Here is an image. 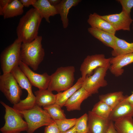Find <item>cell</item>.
<instances>
[{"instance_id": "836d02e7", "label": "cell", "mask_w": 133, "mask_h": 133, "mask_svg": "<svg viewBox=\"0 0 133 133\" xmlns=\"http://www.w3.org/2000/svg\"><path fill=\"white\" fill-rule=\"evenodd\" d=\"M106 133H118L115 128L113 122L111 121Z\"/></svg>"}, {"instance_id": "5bb4252c", "label": "cell", "mask_w": 133, "mask_h": 133, "mask_svg": "<svg viewBox=\"0 0 133 133\" xmlns=\"http://www.w3.org/2000/svg\"><path fill=\"white\" fill-rule=\"evenodd\" d=\"M133 63V53L110 58L109 68L111 72L118 77L124 72L123 68Z\"/></svg>"}, {"instance_id": "9c48e42d", "label": "cell", "mask_w": 133, "mask_h": 133, "mask_svg": "<svg viewBox=\"0 0 133 133\" xmlns=\"http://www.w3.org/2000/svg\"><path fill=\"white\" fill-rule=\"evenodd\" d=\"M110 58H106L103 54L87 56L84 59L80 68L82 81H83L86 77L92 75L94 70L97 68L110 66Z\"/></svg>"}, {"instance_id": "d590c367", "label": "cell", "mask_w": 133, "mask_h": 133, "mask_svg": "<svg viewBox=\"0 0 133 133\" xmlns=\"http://www.w3.org/2000/svg\"><path fill=\"white\" fill-rule=\"evenodd\" d=\"M50 4L52 6H55L61 2V0H48Z\"/></svg>"}, {"instance_id": "ba28073f", "label": "cell", "mask_w": 133, "mask_h": 133, "mask_svg": "<svg viewBox=\"0 0 133 133\" xmlns=\"http://www.w3.org/2000/svg\"><path fill=\"white\" fill-rule=\"evenodd\" d=\"M0 90L13 105L21 100V88L11 72L0 76Z\"/></svg>"}, {"instance_id": "2e32d148", "label": "cell", "mask_w": 133, "mask_h": 133, "mask_svg": "<svg viewBox=\"0 0 133 133\" xmlns=\"http://www.w3.org/2000/svg\"><path fill=\"white\" fill-rule=\"evenodd\" d=\"M91 95L82 87L67 100L64 106L68 111L80 110L82 102Z\"/></svg>"}, {"instance_id": "7402d4cb", "label": "cell", "mask_w": 133, "mask_h": 133, "mask_svg": "<svg viewBox=\"0 0 133 133\" xmlns=\"http://www.w3.org/2000/svg\"><path fill=\"white\" fill-rule=\"evenodd\" d=\"M83 81L81 77L79 78L76 83L72 87L63 92L56 94L55 103L61 107L64 106L67 100L78 90L82 87Z\"/></svg>"}, {"instance_id": "1f68e13d", "label": "cell", "mask_w": 133, "mask_h": 133, "mask_svg": "<svg viewBox=\"0 0 133 133\" xmlns=\"http://www.w3.org/2000/svg\"><path fill=\"white\" fill-rule=\"evenodd\" d=\"M61 132L54 121L46 126L45 129L44 133H61Z\"/></svg>"}, {"instance_id": "74e56055", "label": "cell", "mask_w": 133, "mask_h": 133, "mask_svg": "<svg viewBox=\"0 0 133 133\" xmlns=\"http://www.w3.org/2000/svg\"><path fill=\"white\" fill-rule=\"evenodd\" d=\"M126 99L131 104L133 105V93L129 96H127Z\"/></svg>"}, {"instance_id": "ffe728a7", "label": "cell", "mask_w": 133, "mask_h": 133, "mask_svg": "<svg viewBox=\"0 0 133 133\" xmlns=\"http://www.w3.org/2000/svg\"><path fill=\"white\" fill-rule=\"evenodd\" d=\"M47 89H39L34 92L36 105L43 107L55 103L56 95Z\"/></svg>"}, {"instance_id": "8fae6325", "label": "cell", "mask_w": 133, "mask_h": 133, "mask_svg": "<svg viewBox=\"0 0 133 133\" xmlns=\"http://www.w3.org/2000/svg\"><path fill=\"white\" fill-rule=\"evenodd\" d=\"M19 66L32 85L37 88L39 89H48L50 79V75L46 72L42 74L36 73L21 61Z\"/></svg>"}, {"instance_id": "277c9868", "label": "cell", "mask_w": 133, "mask_h": 133, "mask_svg": "<svg viewBox=\"0 0 133 133\" xmlns=\"http://www.w3.org/2000/svg\"><path fill=\"white\" fill-rule=\"evenodd\" d=\"M17 111L28 124L27 133H33L40 127L46 126L54 121L46 111L36 105L29 110Z\"/></svg>"}, {"instance_id": "484cf974", "label": "cell", "mask_w": 133, "mask_h": 133, "mask_svg": "<svg viewBox=\"0 0 133 133\" xmlns=\"http://www.w3.org/2000/svg\"><path fill=\"white\" fill-rule=\"evenodd\" d=\"M114 122V126L118 133H133V117L123 118Z\"/></svg>"}, {"instance_id": "7a4b0ae2", "label": "cell", "mask_w": 133, "mask_h": 133, "mask_svg": "<svg viewBox=\"0 0 133 133\" xmlns=\"http://www.w3.org/2000/svg\"><path fill=\"white\" fill-rule=\"evenodd\" d=\"M42 37L38 36L32 41L22 43L20 50L21 61L34 71L36 70L45 55L42 47Z\"/></svg>"}, {"instance_id": "8992f818", "label": "cell", "mask_w": 133, "mask_h": 133, "mask_svg": "<svg viewBox=\"0 0 133 133\" xmlns=\"http://www.w3.org/2000/svg\"><path fill=\"white\" fill-rule=\"evenodd\" d=\"M11 72L21 88L25 89L28 93L27 97L14 105L13 107L18 111L28 110L32 108L36 105V98L32 92V85L19 66L14 68Z\"/></svg>"}, {"instance_id": "4fadbf2b", "label": "cell", "mask_w": 133, "mask_h": 133, "mask_svg": "<svg viewBox=\"0 0 133 133\" xmlns=\"http://www.w3.org/2000/svg\"><path fill=\"white\" fill-rule=\"evenodd\" d=\"M87 115V133H106L112 121L109 118L100 117L91 111H89Z\"/></svg>"}, {"instance_id": "3957f363", "label": "cell", "mask_w": 133, "mask_h": 133, "mask_svg": "<svg viewBox=\"0 0 133 133\" xmlns=\"http://www.w3.org/2000/svg\"><path fill=\"white\" fill-rule=\"evenodd\" d=\"M75 67L73 66L61 67L50 75L47 89L58 93L64 91L73 85L75 80Z\"/></svg>"}, {"instance_id": "e0dca14e", "label": "cell", "mask_w": 133, "mask_h": 133, "mask_svg": "<svg viewBox=\"0 0 133 133\" xmlns=\"http://www.w3.org/2000/svg\"><path fill=\"white\" fill-rule=\"evenodd\" d=\"M81 0H62L60 3L55 6L58 14L60 15L63 26L64 29L68 27L69 20L68 15L70 9L77 5Z\"/></svg>"}, {"instance_id": "4316f807", "label": "cell", "mask_w": 133, "mask_h": 133, "mask_svg": "<svg viewBox=\"0 0 133 133\" xmlns=\"http://www.w3.org/2000/svg\"><path fill=\"white\" fill-rule=\"evenodd\" d=\"M58 104L55 103L49 106L43 107L51 118L54 121L66 118L64 111Z\"/></svg>"}, {"instance_id": "4dcf8cb0", "label": "cell", "mask_w": 133, "mask_h": 133, "mask_svg": "<svg viewBox=\"0 0 133 133\" xmlns=\"http://www.w3.org/2000/svg\"><path fill=\"white\" fill-rule=\"evenodd\" d=\"M121 4L122 11L130 15L131 9L133 7V0H117Z\"/></svg>"}, {"instance_id": "83f0119b", "label": "cell", "mask_w": 133, "mask_h": 133, "mask_svg": "<svg viewBox=\"0 0 133 133\" xmlns=\"http://www.w3.org/2000/svg\"><path fill=\"white\" fill-rule=\"evenodd\" d=\"M112 111L104 102L100 101L94 106L92 111L97 115L104 118H108Z\"/></svg>"}, {"instance_id": "7c38bea8", "label": "cell", "mask_w": 133, "mask_h": 133, "mask_svg": "<svg viewBox=\"0 0 133 133\" xmlns=\"http://www.w3.org/2000/svg\"><path fill=\"white\" fill-rule=\"evenodd\" d=\"M100 17L110 23L116 31L121 30L130 31L131 25L133 22L130 15L122 11L118 14Z\"/></svg>"}, {"instance_id": "9a60e30c", "label": "cell", "mask_w": 133, "mask_h": 133, "mask_svg": "<svg viewBox=\"0 0 133 133\" xmlns=\"http://www.w3.org/2000/svg\"><path fill=\"white\" fill-rule=\"evenodd\" d=\"M126 98L112 110L109 117L111 121L114 122L123 118L133 117V105Z\"/></svg>"}, {"instance_id": "603a6c76", "label": "cell", "mask_w": 133, "mask_h": 133, "mask_svg": "<svg viewBox=\"0 0 133 133\" xmlns=\"http://www.w3.org/2000/svg\"><path fill=\"white\" fill-rule=\"evenodd\" d=\"M133 53V43L115 37V45L111 53L113 57Z\"/></svg>"}, {"instance_id": "f1b7e54d", "label": "cell", "mask_w": 133, "mask_h": 133, "mask_svg": "<svg viewBox=\"0 0 133 133\" xmlns=\"http://www.w3.org/2000/svg\"><path fill=\"white\" fill-rule=\"evenodd\" d=\"M77 119L66 118L56 120L54 121L61 132H63L72 128L75 125Z\"/></svg>"}, {"instance_id": "f35d334b", "label": "cell", "mask_w": 133, "mask_h": 133, "mask_svg": "<svg viewBox=\"0 0 133 133\" xmlns=\"http://www.w3.org/2000/svg\"><path fill=\"white\" fill-rule=\"evenodd\" d=\"M9 133H21L20 132H13Z\"/></svg>"}, {"instance_id": "ac0fdd59", "label": "cell", "mask_w": 133, "mask_h": 133, "mask_svg": "<svg viewBox=\"0 0 133 133\" xmlns=\"http://www.w3.org/2000/svg\"><path fill=\"white\" fill-rule=\"evenodd\" d=\"M32 6L48 23L50 22V17L58 14L55 7L50 4L48 0H37Z\"/></svg>"}, {"instance_id": "5b68a950", "label": "cell", "mask_w": 133, "mask_h": 133, "mask_svg": "<svg viewBox=\"0 0 133 133\" xmlns=\"http://www.w3.org/2000/svg\"><path fill=\"white\" fill-rule=\"evenodd\" d=\"M0 103L4 108L5 123L0 128L2 133H9L27 131L28 128L27 122L23 119L21 115L18 111L10 107L2 101Z\"/></svg>"}, {"instance_id": "cb8c5ba5", "label": "cell", "mask_w": 133, "mask_h": 133, "mask_svg": "<svg viewBox=\"0 0 133 133\" xmlns=\"http://www.w3.org/2000/svg\"><path fill=\"white\" fill-rule=\"evenodd\" d=\"M126 96L123 95L122 92L119 91L100 95L99 99L100 101L105 103L112 110Z\"/></svg>"}, {"instance_id": "d4e9b609", "label": "cell", "mask_w": 133, "mask_h": 133, "mask_svg": "<svg viewBox=\"0 0 133 133\" xmlns=\"http://www.w3.org/2000/svg\"><path fill=\"white\" fill-rule=\"evenodd\" d=\"M24 7L19 0H13L3 8L4 18H11L22 15L24 12Z\"/></svg>"}, {"instance_id": "30bf717a", "label": "cell", "mask_w": 133, "mask_h": 133, "mask_svg": "<svg viewBox=\"0 0 133 133\" xmlns=\"http://www.w3.org/2000/svg\"><path fill=\"white\" fill-rule=\"evenodd\" d=\"M109 67L96 68L92 75L85 78L82 87L91 95L98 93L100 88L105 87L108 84L105 77Z\"/></svg>"}, {"instance_id": "f546056e", "label": "cell", "mask_w": 133, "mask_h": 133, "mask_svg": "<svg viewBox=\"0 0 133 133\" xmlns=\"http://www.w3.org/2000/svg\"><path fill=\"white\" fill-rule=\"evenodd\" d=\"M87 119L86 113L77 119L75 125L77 133H87Z\"/></svg>"}, {"instance_id": "8d00e7d4", "label": "cell", "mask_w": 133, "mask_h": 133, "mask_svg": "<svg viewBox=\"0 0 133 133\" xmlns=\"http://www.w3.org/2000/svg\"><path fill=\"white\" fill-rule=\"evenodd\" d=\"M61 133H77L75 127L74 126L70 129L66 131L61 132Z\"/></svg>"}, {"instance_id": "6da1fadb", "label": "cell", "mask_w": 133, "mask_h": 133, "mask_svg": "<svg viewBox=\"0 0 133 133\" xmlns=\"http://www.w3.org/2000/svg\"><path fill=\"white\" fill-rule=\"evenodd\" d=\"M43 17L34 8L28 11L20 19L16 28L17 38L22 43L30 42L38 35Z\"/></svg>"}, {"instance_id": "e575fe53", "label": "cell", "mask_w": 133, "mask_h": 133, "mask_svg": "<svg viewBox=\"0 0 133 133\" xmlns=\"http://www.w3.org/2000/svg\"><path fill=\"white\" fill-rule=\"evenodd\" d=\"M13 0H0V6H1L3 8L8 4L10 3Z\"/></svg>"}, {"instance_id": "d6986e66", "label": "cell", "mask_w": 133, "mask_h": 133, "mask_svg": "<svg viewBox=\"0 0 133 133\" xmlns=\"http://www.w3.org/2000/svg\"><path fill=\"white\" fill-rule=\"evenodd\" d=\"M87 22L91 27L96 28L115 35L116 31L112 26L96 13L90 14Z\"/></svg>"}, {"instance_id": "52a82bcc", "label": "cell", "mask_w": 133, "mask_h": 133, "mask_svg": "<svg viewBox=\"0 0 133 133\" xmlns=\"http://www.w3.org/2000/svg\"><path fill=\"white\" fill-rule=\"evenodd\" d=\"M22 43L17 38L1 52L0 61L3 74L10 73L14 68L19 66L21 61L20 50Z\"/></svg>"}, {"instance_id": "d6a6232c", "label": "cell", "mask_w": 133, "mask_h": 133, "mask_svg": "<svg viewBox=\"0 0 133 133\" xmlns=\"http://www.w3.org/2000/svg\"><path fill=\"white\" fill-rule=\"evenodd\" d=\"M24 7H29L31 5H33L37 0H20Z\"/></svg>"}, {"instance_id": "44dd1931", "label": "cell", "mask_w": 133, "mask_h": 133, "mask_svg": "<svg viewBox=\"0 0 133 133\" xmlns=\"http://www.w3.org/2000/svg\"><path fill=\"white\" fill-rule=\"evenodd\" d=\"M89 33L106 46L114 48L115 45V35L96 28L90 27L88 29Z\"/></svg>"}]
</instances>
